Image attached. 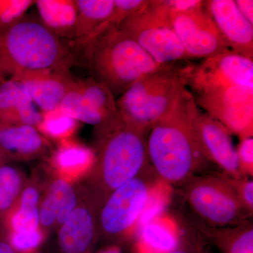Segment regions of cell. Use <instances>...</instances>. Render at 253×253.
Segmentation results:
<instances>
[{"instance_id": "cell-1", "label": "cell", "mask_w": 253, "mask_h": 253, "mask_svg": "<svg viewBox=\"0 0 253 253\" xmlns=\"http://www.w3.org/2000/svg\"><path fill=\"white\" fill-rule=\"evenodd\" d=\"M196 108L187 88L172 110L150 129L148 158L154 172L168 184H186L211 163L195 131Z\"/></svg>"}, {"instance_id": "cell-2", "label": "cell", "mask_w": 253, "mask_h": 253, "mask_svg": "<svg viewBox=\"0 0 253 253\" xmlns=\"http://www.w3.org/2000/svg\"><path fill=\"white\" fill-rule=\"evenodd\" d=\"M71 62V55L61 39L41 21L25 16L0 33V70L6 77L69 68Z\"/></svg>"}, {"instance_id": "cell-3", "label": "cell", "mask_w": 253, "mask_h": 253, "mask_svg": "<svg viewBox=\"0 0 253 253\" xmlns=\"http://www.w3.org/2000/svg\"><path fill=\"white\" fill-rule=\"evenodd\" d=\"M82 48L91 78L107 86L115 97L160 66L119 29L107 30Z\"/></svg>"}, {"instance_id": "cell-4", "label": "cell", "mask_w": 253, "mask_h": 253, "mask_svg": "<svg viewBox=\"0 0 253 253\" xmlns=\"http://www.w3.org/2000/svg\"><path fill=\"white\" fill-rule=\"evenodd\" d=\"M189 66L166 63L141 76L117 100L120 117L151 129L187 89Z\"/></svg>"}, {"instance_id": "cell-5", "label": "cell", "mask_w": 253, "mask_h": 253, "mask_svg": "<svg viewBox=\"0 0 253 253\" xmlns=\"http://www.w3.org/2000/svg\"><path fill=\"white\" fill-rule=\"evenodd\" d=\"M150 129L119 118L102 130L99 146L101 177L114 191L136 177L148 166L147 138Z\"/></svg>"}, {"instance_id": "cell-6", "label": "cell", "mask_w": 253, "mask_h": 253, "mask_svg": "<svg viewBox=\"0 0 253 253\" xmlns=\"http://www.w3.org/2000/svg\"><path fill=\"white\" fill-rule=\"evenodd\" d=\"M118 29L134 40L158 64L189 59L173 28L167 0H149Z\"/></svg>"}, {"instance_id": "cell-7", "label": "cell", "mask_w": 253, "mask_h": 253, "mask_svg": "<svg viewBox=\"0 0 253 253\" xmlns=\"http://www.w3.org/2000/svg\"><path fill=\"white\" fill-rule=\"evenodd\" d=\"M188 202L201 219L218 228L244 224L252 214L240 200L230 178L226 176H195L186 183Z\"/></svg>"}, {"instance_id": "cell-8", "label": "cell", "mask_w": 253, "mask_h": 253, "mask_svg": "<svg viewBox=\"0 0 253 253\" xmlns=\"http://www.w3.org/2000/svg\"><path fill=\"white\" fill-rule=\"evenodd\" d=\"M198 107L240 139L253 137V89L219 86L191 91Z\"/></svg>"}, {"instance_id": "cell-9", "label": "cell", "mask_w": 253, "mask_h": 253, "mask_svg": "<svg viewBox=\"0 0 253 253\" xmlns=\"http://www.w3.org/2000/svg\"><path fill=\"white\" fill-rule=\"evenodd\" d=\"M170 10L173 28L188 59H206L229 50L219 30L201 4L184 11Z\"/></svg>"}, {"instance_id": "cell-10", "label": "cell", "mask_w": 253, "mask_h": 253, "mask_svg": "<svg viewBox=\"0 0 253 253\" xmlns=\"http://www.w3.org/2000/svg\"><path fill=\"white\" fill-rule=\"evenodd\" d=\"M219 86L253 89V59L229 49L190 64L187 87L191 91Z\"/></svg>"}, {"instance_id": "cell-11", "label": "cell", "mask_w": 253, "mask_h": 253, "mask_svg": "<svg viewBox=\"0 0 253 253\" xmlns=\"http://www.w3.org/2000/svg\"><path fill=\"white\" fill-rule=\"evenodd\" d=\"M154 184L143 174L114 190L101 212V225L104 231L116 235L134 226Z\"/></svg>"}, {"instance_id": "cell-12", "label": "cell", "mask_w": 253, "mask_h": 253, "mask_svg": "<svg viewBox=\"0 0 253 253\" xmlns=\"http://www.w3.org/2000/svg\"><path fill=\"white\" fill-rule=\"evenodd\" d=\"M194 126L208 161L221 168L228 177L244 178L240 170L237 151L233 144L230 131L217 120L201 111L198 106L195 111Z\"/></svg>"}, {"instance_id": "cell-13", "label": "cell", "mask_w": 253, "mask_h": 253, "mask_svg": "<svg viewBox=\"0 0 253 253\" xmlns=\"http://www.w3.org/2000/svg\"><path fill=\"white\" fill-rule=\"evenodd\" d=\"M204 6L229 49L253 59V26L240 12L234 0H208Z\"/></svg>"}, {"instance_id": "cell-14", "label": "cell", "mask_w": 253, "mask_h": 253, "mask_svg": "<svg viewBox=\"0 0 253 253\" xmlns=\"http://www.w3.org/2000/svg\"><path fill=\"white\" fill-rule=\"evenodd\" d=\"M11 78L23 83L42 113L59 109L65 96L76 83L67 68L25 73Z\"/></svg>"}, {"instance_id": "cell-15", "label": "cell", "mask_w": 253, "mask_h": 253, "mask_svg": "<svg viewBox=\"0 0 253 253\" xmlns=\"http://www.w3.org/2000/svg\"><path fill=\"white\" fill-rule=\"evenodd\" d=\"M42 119V113L21 81L9 78L0 85V123L36 126Z\"/></svg>"}, {"instance_id": "cell-16", "label": "cell", "mask_w": 253, "mask_h": 253, "mask_svg": "<svg viewBox=\"0 0 253 253\" xmlns=\"http://www.w3.org/2000/svg\"><path fill=\"white\" fill-rule=\"evenodd\" d=\"M78 18L73 46L83 47L101 34L113 9L114 0H76Z\"/></svg>"}, {"instance_id": "cell-17", "label": "cell", "mask_w": 253, "mask_h": 253, "mask_svg": "<svg viewBox=\"0 0 253 253\" xmlns=\"http://www.w3.org/2000/svg\"><path fill=\"white\" fill-rule=\"evenodd\" d=\"M40 21L59 39H74L78 18L76 0H36Z\"/></svg>"}, {"instance_id": "cell-18", "label": "cell", "mask_w": 253, "mask_h": 253, "mask_svg": "<svg viewBox=\"0 0 253 253\" xmlns=\"http://www.w3.org/2000/svg\"><path fill=\"white\" fill-rule=\"evenodd\" d=\"M94 237V222L87 209H75L61 226L59 243L64 253H84Z\"/></svg>"}, {"instance_id": "cell-19", "label": "cell", "mask_w": 253, "mask_h": 253, "mask_svg": "<svg viewBox=\"0 0 253 253\" xmlns=\"http://www.w3.org/2000/svg\"><path fill=\"white\" fill-rule=\"evenodd\" d=\"M46 141L35 126L0 123V149L19 157H29L41 153Z\"/></svg>"}, {"instance_id": "cell-20", "label": "cell", "mask_w": 253, "mask_h": 253, "mask_svg": "<svg viewBox=\"0 0 253 253\" xmlns=\"http://www.w3.org/2000/svg\"><path fill=\"white\" fill-rule=\"evenodd\" d=\"M177 229L166 218L158 217L143 226L139 235L142 253H168L177 248Z\"/></svg>"}, {"instance_id": "cell-21", "label": "cell", "mask_w": 253, "mask_h": 253, "mask_svg": "<svg viewBox=\"0 0 253 253\" xmlns=\"http://www.w3.org/2000/svg\"><path fill=\"white\" fill-rule=\"evenodd\" d=\"M77 84L78 81H76L74 86L68 91L60 105L59 109L62 112L78 122L96 126L98 131L104 129L116 122H109L94 105L82 94L78 89Z\"/></svg>"}, {"instance_id": "cell-22", "label": "cell", "mask_w": 253, "mask_h": 253, "mask_svg": "<svg viewBox=\"0 0 253 253\" xmlns=\"http://www.w3.org/2000/svg\"><path fill=\"white\" fill-rule=\"evenodd\" d=\"M214 239L225 253H253L252 226L241 225L217 229Z\"/></svg>"}, {"instance_id": "cell-23", "label": "cell", "mask_w": 253, "mask_h": 253, "mask_svg": "<svg viewBox=\"0 0 253 253\" xmlns=\"http://www.w3.org/2000/svg\"><path fill=\"white\" fill-rule=\"evenodd\" d=\"M90 149L76 143H64L55 155L56 166L63 170H76L89 166L94 161Z\"/></svg>"}, {"instance_id": "cell-24", "label": "cell", "mask_w": 253, "mask_h": 253, "mask_svg": "<svg viewBox=\"0 0 253 253\" xmlns=\"http://www.w3.org/2000/svg\"><path fill=\"white\" fill-rule=\"evenodd\" d=\"M168 186L169 184L162 180H160L159 183H155L153 185L144 209L136 221L139 229L160 217L168 201Z\"/></svg>"}, {"instance_id": "cell-25", "label": "cell", "mask_w": 253, "mask_h": 253, "mask_svg": "<svg viewBox=\"0 0 253 253\" xmlns=\"http://www.w3.org/2000/svg\"><path fill=\"white\" fill-rule=\"evenodd\" d=\"M77 122L59 109L42 113V119L38 126L46 135L55 139H65L74 131Z\"/></svg>"}, {"instance_id": "cell-26", "label": "cell", "mask_w": 253, "mask_h": 253, "mask_svg": "<svg viewBox=\"0 0 253 253\" xmlns=\"http://www.w3.org/2000/svg\"><path fill=\"white\" fill-rule=\"evenodd\" d=\"M34 4L33 0H0V33L21 21Z\"/></svg>"}, {"instance_id": "cell-27", "label": "cell", "mask_w": 253, "mask_h": 253, "mask_svg": "<svg viewBox=\"0 0 253 253\" xmlns=\"http://www.w3.org/2000/svg\"><path fill=\"white\" fill-rule=\"evenodd\" d=\"M21 187V178L14 168L0 167V211L11 206Z\"/></svg>"}, {"instance_id": "cell-28", "label": "cell", "mask_w": 253, "mask_h": 253, "mask_svg": "<svg viewBox=\"0 0 253 253\" xmlns=\"http://www.w3.org/2000/svg\"><path fill=\"white\" fill-rule=\"evenodd\" d=\"M49 191L54 195L59 206L57 220L63 224L76 208V194L70 184L62 179L54 181Z\"/></svg>"}, {"instance_id": "cell-29", "label": "cell", "mask_w": 253, "mask_h": 253, "mask_svg": "<svg viewBox=\"0 0 253 253\" xmlns=\"http://www.w3.org/2000/svg\"><path fill=\"white\" fill-rule=\"evenodd\" d=\"M148 2L149 0H114L112 14L102 28L101 35L111 28L118 29L124 20L142 9Z\"/></svg>"}, {"instance_id": "cell-30", "label": "cell", "mask_w": 253, "mask_h": 253, "mask_svg": "<svg viewBox=\"0 0 253 253\" xmlns=\"http://www.w3.org/2000/svg\"><path fill=\"white\" fill-rule=\"evenodd\" d=\"M40 222L37 207L21 206L12 219V226L16 233L36 231Z\"/></svg>"}, {"instance_id": "cell-31", "label": "cell", "mask_w": 253, "mask_h": 253, "mask_svg": "<svg viewBox=\"0 0 253 253\" xmlns=\"http://www.w3.org/2000/svg\"><path fill=\"white\" fill-rule=\"evenodd\" d=\"M237 151L240 170L242 175L251 176L253 174V137L240 139Z\"/></svg>"}, {"instance_id": "cell-32", "label": "cell", "mask_w": 253, "mask_h": 253, "mask_svg": "<svg viewBox=\"0 0 253 253\" xmlns=\"http://www.w3.org/2000/svg\"><path fill=\"white\" fill-rule=\"evenodd\" d=\"M231 184L234 186L240 200L251 214L253 211V181L246 178L231 179Z\"/></svg>"}, {"instance_id": "cell-33", "label": "cell", "mask_w": 253, "mask_h": 253, "mask_svg": "<svg viewBox=\"0 0 253 253\" xmlns=\"http://www.w3.org/2000/svg\"><path fill=\"white\" fill-rule=\"evenodd\" d=\"M42 241L41 233L38 230L29 232L16 233L11 239V244L15 249L28 251L39 246Z\"/></svg>"}, {"instance_id": "cell-34", "label": "cell", "mask_w": 253, "mask_h": 253, "mask_svg": "<svg viewBox=\"0 0 253 253\" xmlns=\"http://www.w3.org/2000/svg\"><path fill=\"white\" fill-rule=\"evenodd\" d=\"M59 206L56 197L50 192L42 205L39 212L40 221L43 226H49L57 220Z\"/></svg>"}, {"instance_id": "cell-35", "label": "cell", "mask_w": 253, "mask_h": 253, "mask_svg": "<svg viewBox=\"0 0 253 253\" xmlns=\"http://www.w3.org/2000/svg\"><path fill=\"white\" fill-rule=\"evenodd\" d=\"M168 6L171 10L184 11L201 4V0H167Z\"/></svg>"}, {"instance_id": "cell-36", "label": "cell", "mask_w": 253, "mask_h": 253, "mask_svg": "<svg viewBox=\"0 0 253 253\" xmlns=\"http://www.w3.org/2000/svg\"><path fill=\"white\" fill-rule=\"evenodd\" d=\"M39 194L35 188L28 187L25 190L21 198V206H28V207H37Z\"/></svg>"}, {"instance_id": "cell-37", "label": "cell", "mask_w": 253, "mask_h": 253, "mask_svg": "<svg viewBox=\"0 0 253 253\" xmlns=\"http://www.w3.org/2000/svg\"><path fill=\"white\" fill-rule=\"evenodd\" d=\"M235 3L240 12L253 26V0H236Z\"/></svg>"}, {"instance_id": "cell-38", "label": "cell", "mask_w": 253, "mask_h": 253, "mask_svg": "<svg viewBox=\"0 0 253 253\" xmlns=\"http://www.w3.org/2000/svg\"><path fill=\"white\" fill-rule=\"evenodd\" d=\"M0 253H14L12 249L6 244L0 242Z\"/></svg>"}, {"instance_id": "cell-39", "label": "cell", "mask_w": 253, "mask_h": 253, "mask_svg": "<svg viewBox=\"0 0 253 253\" xmlns=\"http://www.w3.org/2000/svg\"><path fill=\"white\" fill-rule=\"evenodd\" d=\"M98 253H122L121 249H118L117 247H111L109 249L103 250Z\"/></svg>"}, {"instance_id": "cell-40", "label": "cell", "mask_w": 253, "mask_h": 253, "mask_svg": "<svg viewBox=\"0 0 253 253\" xmlns=\"http://www.w3.org/2000/svg\"><path fill=\"white\" fill-rule=\"evenodd\" d=\"M168 253H194L189 250L183 249V248H176V249L173 250L172 251Z\"/></svg>"}, {"instance_id": "cell-41", "label": "cell", "mask_w": 253, "mask_h": 253, "mask_svg": "<svg viewBox=\"0 0 253 253\" xmlns=\"http://www.w3.org/2000/svg\"><path fill=\"white\" fill-rule=\"evenodd\" d=\"M2 154H4V153H3V151H1V149H0V156H1V155Z\"/></svg>"}]
</instances>
